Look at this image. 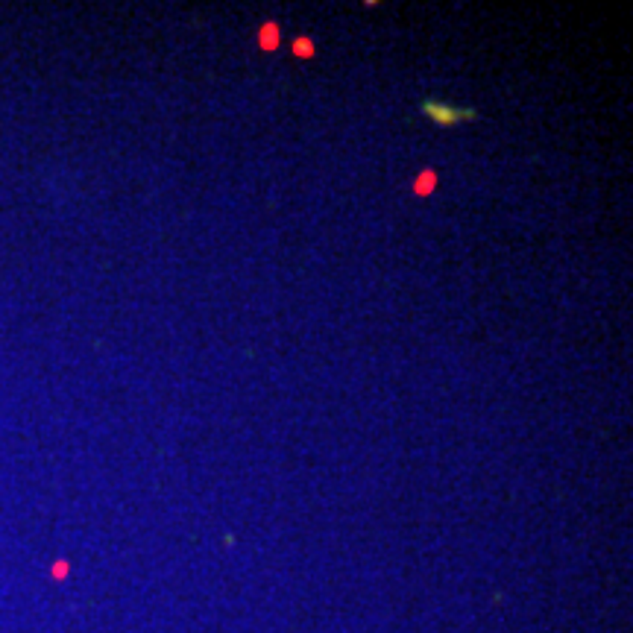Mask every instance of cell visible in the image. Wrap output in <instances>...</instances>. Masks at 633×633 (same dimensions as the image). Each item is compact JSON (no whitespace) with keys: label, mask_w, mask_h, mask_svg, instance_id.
<instances>
[{"label":"cell","mask_w":633,"mask_h":633,"mask_svg":"<svg viewBox=\"0 0 633 633\" xmlns=\"http://www.w3.org/2000/svg\"><path fill=\"white\" fill-rule=\"evenodd\" d=\"M422 115H428L437 126H455L460 120H475L478 111L475 109H458L440 100H422Z\"/></svg>","instance_id":"1"}]
</instances>
